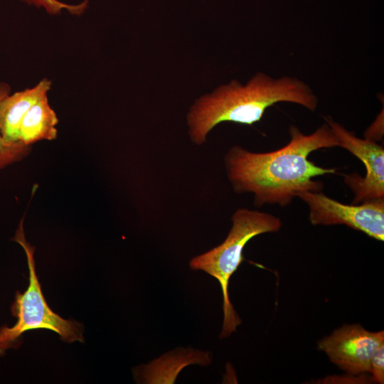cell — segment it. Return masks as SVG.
I'll return each instance as SVG.
<instances>
[{"instance_id": "obj_6", "label": "cell", "mask_w": 384, "mask_h": 384, "mask_svg": "<svg viewBox=\"0 0 384 384\" xmlns=\"http://www.w3.org/2000/svg\"><path fill=\"white\" fill-rule=\"evenodd\" d=\"M336 137L338 146L360 159L366 168L363 177L356 174H346L344 183L354 195L353 203L384 198V149L375 142L361 139L331 118L326 119Z\"/></svg>"}, {"instance_id": "obj_11", "label": "cell", "mask_w": 384, "mask_h": 384, "mask_svg": "<svg viewBox=\"0 0 384 384\" xmlns=\"http://www.w3.org/2000/svg\"><path fill=\"white\" fill-rule=\"evenodd\" d=\"M38 8H43L49 14L55 15L66 10L72 14H81L88 4V0H85L79 4H69L58 0H21Z\"/></svg>"}, {"instance_id": "obj_10", "label": "cell", "mask_w": 384, "mask_h": 384, "mask_svg": "<svg viewBox=\"0 0 384 384\" xmlns=\"http://www.w3.org/2000/svg\"><path fill=\"white\" fill-rule=\"evenodd\" d=\"M11 93V87L0 81V103ZM31 151V146L21 142L8 143L3 139L0 132V170L4 169L26 158Z\"/></svg>"}, {"instance_id": "obj_4", "label": "cell", "mask_w": 384, "mask_h": 384, "mask_svg": "<svg viewBox=\"0 0 384 384\" xmlns=\"http://www.w3.org/2000/svg\"><path fill=\"white\" fill-rule=\"evenodd\" d=\"M23 249L29 270V284L23 293L17 292L11 306V314L17 319L12 326L0 327V356L10 348H17L22 334L29 330L48 329L57 333L63 341L84 342L83 326L75 320L64 319L53 311L42 293L36 271L35 247L27 242L21 220L12 239Z\"/></svg>"}, {"instance_id": "obj_1", "label": "cell", "mask_w": 384, "mask_h": 384, "mask_svg": "<svg viewBox=\"0 0 384 384\" xmlns=\"http://www.w3.org/2000/svg\"><path fill=\"white\" fill-rule=\"evenodd\" d=\"M289 132V142L277 150L254 152L235 145L225 155L226 176L233 191L252 194L255 206H287L302 191H322L323 183L314 178L336 174V169L317 166L308 159L318 149L338 146L327 123L310 134L294 125Z\"/></svg>"}, {"instance_id": "obj_7", "label": "cell", "mask_w": 384, "mask_h": 384, "mask_svg": "<svg viewBox=\"0 0 384 384\" xmlns=\"http://www.w3.org/2000/svg\"><path fill=\"white\" fill-rule=\"evenodd\" d=\"M384 343V331H369L359 324L344 325L318 343L329 360L350 375L370 371L374 351Z\"/></svg>"}, {"instance_id": "obj_2", "label": "cell", "mask_w": 384, "mask_h": 384, "mask_svg": "<svg viewBox=\"0 0 384 384\" xmlns=\"http://www.w3.org/2000/svg\"><path fill=\"white\" fill-rule=\"evenodd\" d=\"M298 104L315 111L319 100L313 90L296 78H273L258 73L246 85L232 81L212 94L197 100L187 114L188 134L196 145H202L209 132L223 122L252 125L276 103Z\"/></svg>"}, {"instance_id": "obj_12", "label": "cell", "mask_w": 384, "mask_h": 384, "mask_svg": "<svg viewBox=\"0 0 384 384\" xmlns=\"http://www.w3.org/2000/svg\"><path fill=\"white\" fill-rule=\"evenodd\" d=\"M373 381L384 383V343L373 353L370 362V371Z\"/></svg>"}, {"instance_id": "obj_3", "label": "cell", "mask_w": 384, "mask_h": 384, "mask_svg": "<svg viewBox=\"0 0 384 384\" xmlns=\"http://www.w3.org/2000/svg\"><path fill=\"white\" fill-rule=\"evenodd\" d=\"M232 226L225 240L214 248L197 255L190 261L192 270H202L217 279L223 298V324L220 338L236 331L240 319L230 302L229 280L243 261V250L253 238L277 233L282 228L279 218L269 213L246 208L237 209L231 217Z\"/></svg>"}, {"instance_id": "obj_8", "label": "cell", "mask_w": 384, "mask_h": 384, "mask_svg": "<svg viewBox=\"0 0 384 384\" xmlns=\"http://www.w3.org/2000/svg\"><path fill=\"white\" fill-rule=\"evenodd\" d=\"M51 82L45 78L34 87L8 95L0 103V132L5 142L19 141V128L28 110L48 96Z\"/></svg>"}, {"instance_id": "obj_5", "label": "cell", "mask_w": 384, "mask_h": 384, "mask_svg": "<svg viewBox=\"0 0 384 384\" xmlns=\"http://www.w3.org/2000/svg\"><path fill=\"white\" fill-rule=\"evenodd\" d=\"M297 197L307 205L313 225H345L373 239L384 240V198L348 205L326 196L322 191H304Z\"/></svg>"}, {"instance_id": "obj_9", "label": "cell", "mask_w": 384, "mask_h": 384, "mask_svg": "<svg viewBox=\"0 0 384 384\" xmlns=\"http://www.w3.org/2000/svg\"><path fill=\"white\" fill-rule=\"evenodd\" d=\"M58 119L48 96L36 102L23 117L19 128V141L31 146L43 140H55Z\"/></svg>"}]
</instances>
